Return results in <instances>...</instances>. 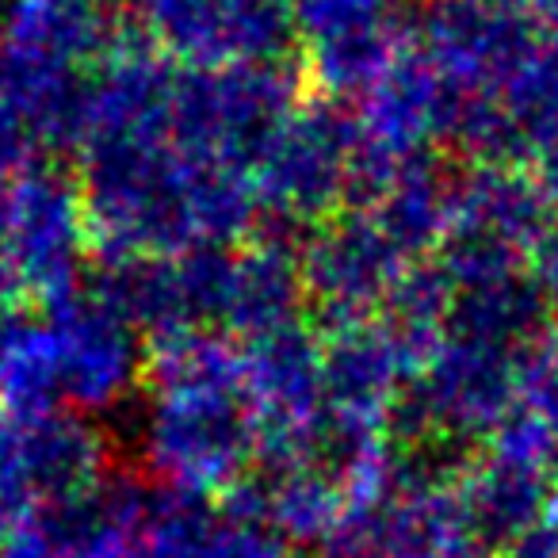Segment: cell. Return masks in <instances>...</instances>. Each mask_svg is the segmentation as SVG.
<instances>
[{"label":"cell","mask_w":558,"mask_h":558,"mask_svg":"<svg viewBox=\"0 0 558 558\" xmlns=\"http://www.w3.org/2000/svg\"><path fill=\"white\" fill-rule=\"evenodd\" d=\"M88 233L85 199L54 169H35L0 184V256L16 295L50 306L73 295Z\"/></svg>","instance_id":"6da1fadb"},{"label":"cell","mask_w":558,"mask_h":558,"mask_svg":"<svg viewBox=\"0 0 558 558\" xmlns=\"http://www.w3.org/2000/svg\"><path fill=\"white\" fill-rule=\"evenodd\" d=\"M88 100L70 77V62L0 32V184L35 169L77 138Z\"/></svg>","instance_id":"7a4b0ae2"}]
</instances>
